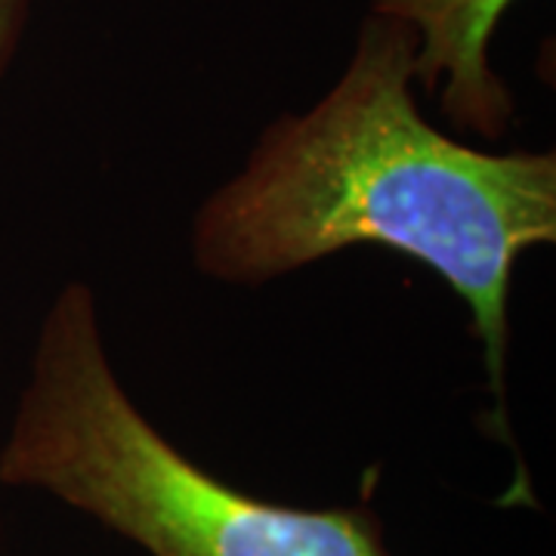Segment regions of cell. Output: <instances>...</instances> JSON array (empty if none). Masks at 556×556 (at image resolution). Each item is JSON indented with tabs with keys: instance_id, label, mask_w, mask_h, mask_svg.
Instances as JSON below:
<instances>
[{
	"instance_id": "cell-1",
	"label": "cell",
	"mask_w": 556,
	"mask_h": 556,
	"mask_svg": "<svg viewBox=\"0 0 556 556\" xmlns=\"http://www.w3.org/2000/svg\"><path fill=\"white\" fill-rule=\"evenodd\" d=\"M415 35L368 13L325 100L260 137L248 167L195 217V266L263 285L353 244L427 263L473 313L504 417L507 298L522 251L556 239L554 152H482L445 137L415 102Z\"/></svg>"
},
{
	"instance_id": "cell-2",
	"label": "cell",
	"mask_w": 556,
	"mask_h": 556,
	"mask_svg": "<svg viewBox=\"0 0 556 556\" xmlns=\"http://www.w3.org/2000/svg\"><path fill=\"white\" fill-rule=\"evenodd\" d=\"M0 482L43 489L152 556H390L368 504L260 501L170 445L115 378L97 300L80 281L43 318Z\"/></svg>"
},
{
	"instance_id": "cell-3",
	"label": "cell",
	"mask_w": 556,
	"mask_h": 556,
	"mask_svg": "<svg viewBox=\"0 0 556 556\" xmlns=\"http://www.w3.org/2000/svg\"><path fill=\"white\" fill-rule=\"evenodd\" d=\"M514 0H371V13L415 35V80L439 93L457 130L501 139L514 121V97L497 78L489 43Z\"/></svg>"
},
{
	"instance_id": "cell-4",
	"label": "cell",
	"mask_w": 556,
	"mask_h": 556,
	"mask_svg": "<svg viewBox=\"0 0 556 556\" xmlns=\"http://www.w3.org/2000/svg\"><path fill=\"white\" fill-rule=\"evenodd\" d=\"M28 22V0H0V75L20 50L22 31Z\"/></svg>"
}]
</instances>
